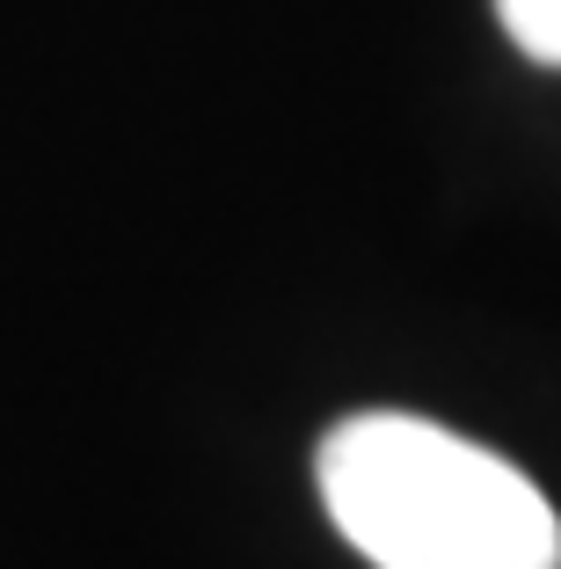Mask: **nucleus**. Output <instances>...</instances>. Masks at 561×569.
Instances as JSON below:
<instances>
[{"label":"nucleus","instance_id":"nucleus-2","mask_svg":"<svg viewBox=\"0 0 561 569\" xmlns=\"http://www.w3.org/2000/svg\"><path fill=\"white\" fill-rule=\"evenodd\" d=\"M495 16H503V30L525 59L561 67V0H495Z\"/></svg>","mask_w":561,"mask_h":569},{"label":"nucleus","instance_id":"nucleus-1","mask_svg":"<svg viewBox=\"0 0 561 569\" xmlns=\"http://www.w3.org/2000/svg\"><path fill=\"white\" fill-rule=\"evenodd\" d=\"M321 503L372 569H561L554 503L474 438L372 409L321 438Z\"/></svg>","mask_w":561,"mask_h":569}]
</instances>
